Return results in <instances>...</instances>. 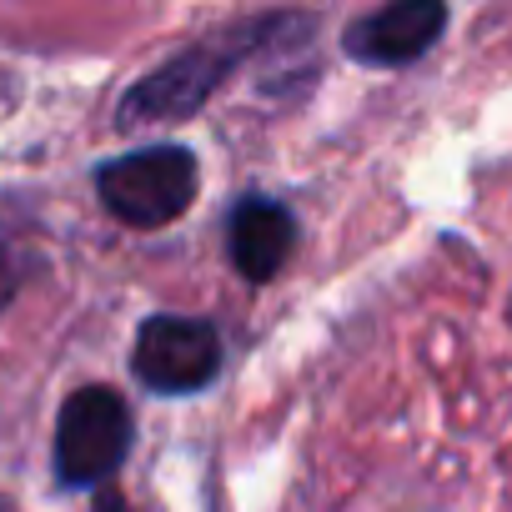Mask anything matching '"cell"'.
<instances>
[{"label": "cell", "mask_w": 512, "mask_h": 512, "mask_svg": "<svg viewBox=\"0 0 512 512\" xmlns=\"http://www.w3.org/2000/svg\"><path fill=\"white\" fill-rule=\"evenodd\" d=\"M447 31V0H387L357 16L342 36L347 56L362 66H407L427 56Z\"/></svg>", "instance_id": "5b68a950"}, {"label": "cell", "mask_w": 512, "mask_h": 512, "mask_svg": "<svg viewBox=\"0 0 512 512\" xmlns=\"http://www.w3.org/2000/svg\"><path fill=\"white\" fill-rule=\"evenodd\" d=\"M91 512H131V507H126V497H121L116 487H101V492H96V507H91Z\"/></svg>", "instance_id": "ba28073f"}, {"label": "cell", "mask_w": 512, "mask_h": 512, "mask_svg": "<svg viewBox=\"0 0 512 512\" xmlns=\"http://www.w3.org/2000/svg\"><path fill=\"white\" fill-rule=\"evenodd\" d=\"M317 36L312 16H251L236 21L206 41H191L186 51H176L171 61H161L156 71H146L121 101H116V126L136 131V126H171V121H191L231 71L251 66L256 56H277V51H302Z\"/></svg>", "instance_id": "6da1fadb"}, {"label": "cell", "mask_w": 512, "mask_h": 512, "mask_svg": "<svg viewBox=\"0 0 512 512\" xmlns=\"http://www.w3.org/2000/svg\"><path fill=\"white\" fill-rule=\"evenodd\" d=\"M0 512H11V502H6V497H0Z\"/></svg>", "instance_id": "9c48e42d"}, {"label": "cell", "mask_w": 512, "mask_h": 512, "mask_svg": "<svg viewBox=\"0 0 512 512\" xmlns=\"http://www.w3.org/2000/svg\"><path fill=\"white\" fill-rule=\"evenodd\" d=\"M11 297H16V256L6 251V241H0V312L11 307Z\"/></svg>", "instance_id": "52a82bcc"}, {"label": "cell", "mask_w": 512, "mask_h": 512, "mask_svg": "<svg viewBox=\"0 0 512 512\" xmlns=\"http://www.w3.org/2000/svg\"><path fill=\"white\" fill-rule=\"evenodd\" d=\"M131 452V407L116 387H81L56 422V472L66 487L106 482Z\"/></svg>", "instance_id": "3957f363"}, {"label": "cell", "mask_w": 512, "mask_h": 512, "mask_svg": "<svg viewBox=\"0 0 512 512\" xmlns=\"http://www.w3.org/2000/svg\"><path fill=\"white\" fill-rule=\"evenodd\" d=\"M136 377L161 397H186L216 382L221 372V332L201 317H146L131 352Z\"/></svg>", "instance_id": "277c9868"}, {"label": "cell", "mask_w": 512, "mask_h": 512, "mask_svg": "<svg viewBox=\"0 0 512 512\" xmlns=\"http://www.w3.org/2000/svg\"><path fill=\"white\" fill-rule=\"evenodd\" d=\"M96 191L116 221L136 231H156L196 201V156L186 146L126 151L96 171Z\"/></svg>", "instance_id": "7a4b0ae2"}, {"label": "cell", "mask_w": 512, "mask_h": 512, "mask_svg": "<svg viewBox=\"0 0 512 512\" xmlns=\"http://www.w3.org/2000/svg\"><path fill=\"white\" fill-rule=\"evenodd\" d=\"M292 246H297V216L272 201V196H246L236 201V211L226 216V251H231V267L246 282H272L287 262H292Z\"/></svg>", "instance_id": "8992f818"}]
</instances>
